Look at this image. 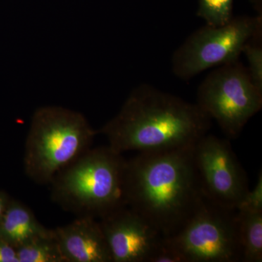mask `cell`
<instances>
[{
    "instance_id": "1",
    "label": "cell",
    "mask_w": 262,
    "mask_h": 262,
    "mask_svg": "<svg viewBox=\"0 0 262 262\" xmlns=\"http://www.w3.org/2000/svg\"><path fill=\"white\" fill-rule=\"evenodd\" d=\"M194 146L138 152L125 160V205L144 217L164 237L177 234L204 201L194 163Z\"/></svg>"
},
{
    "instance_id": "2",
    "label": "cell",
    "mask_w": 262,
    "mask_h": 262,
    "mask_svg": "<svg viewBox=\"0 0 262 262\" xmlns=\"http://www.w3.org/2000/svg\"><path fill=\"white\" fill-rule=\"evenodd\" d=\"M211 120L196 103L144 84L97 133L120 154L165 151L194 146L208 134Z\"/></svg>"
},
{
    "instance_id": "3",
    "label": "cell",
    "mask_w": 262,
    "mask_h": 262,
    "mask_svg": "<svg viewBox=\"0 0 262 262\" xmlns=\"http://www.w3.org/2000/svg\"><path fill=\"white\" fill-rule=\"evenodd\" d=\"M125 160L108 146L91 148L52 179V201L77 217L95 219L125 206Z\"/></svg>"
},
{
    "instance_id": "4",
    "label": "cell",
    "mask_w": 262,
    "mask_h": 262,
    "mask_svg": "<svg viewBox=\"0 0 262 262\" xmlns=\"http://www.w3.org/2000/svg\"><path fill=\"white\" fill-rule=\"evenodd\" d=\"M97 134L80 113L61 106L37 108L24 147L26 175L35 184H50L58 171L91 149Z\"/></svg>"
},
{
    "instance_id": "5",
    "label": "cell",
    "mask_w": 262,
    "mask_h": 262,
    "mask_svg": "<svg viewBox=\"0 0 262 262\" xmlns=\"http://www.w3.org/2000/svg\"><path fill=\"white\" fill-rule=\"evenodd\" d=\"M196 104L213 119L228 139L238 137L262 108V90L239 60L214 68L200 84Z\"/></svg>"
},
{
    "instance_id": "6",
    "label": "cell",
    "mask_w": 262,
    "mask_h": 262,
    "mask_svg": "<svg viewBox=\"0 0 262 262\" xmlns=\"http://www.w3.org/2000/svg\"><path fill=\"white\" fill-rule=\"evenodd\" d=\"M262 35L261 15L233 17L225 25H206L194 31L175 51L172 72L188 81L204 71L239 59L246 43Z\"/></svg>"
},
{
    "instance_id": "7",
    "label": "cell",
    "mask_w": 262,
    "mask_h": 262,
    "mask_svg": "<svg viewBox=\"0 0 262 262\" xmlns=\"http://www.w3.org/2000/svg\"><path fill=\"white\" fill-rule=\"evenodd\" d=\"M186 262H237L242 260L237 210L204 201L182 229L165 237Z\"/></svg>"
},
{
    "instance_id": "8",
    "label": "cell",
    "mask_w": 262,
    "mask_h": 262,
    "mask_svg": "<svg viewBox=\"0 0 262 262\" xmlns=\"http://www.w3.org/2000/svg\"><path fill=\"white\" fill-rule=\"evenodd\" d=\"M193 154L204 196L224 208L237 210L249 187L229 140L207 134L194 144Z\"/></svg>"
},
{
    "instance_id": "9",
    "label": "cell",
    "mask_w": 262,
    "mask_h": 262,
    "mask_svg": "<svg viewBox=\"0 0 262 262\" xmlns=\"http://www.w3.org/2000/svg\"><path fill=\"white\" fill-rule=\"evenodd\" d=\"M113 262H149L164 237L128 206L99 219Z\"/></svg>"
},
{
    "instance_id": "10",
    "label": "cell",
    "mask_w": 262,
    "mask_h": 262,
    "mask_svg": "<svg viewBox=\"0 0 262 262\" xmlns=\"http://www.w3.org/2000/svg\"><path fill=\"white\" fill-rule=\"evenodd\" d=\"M53 231L64 262H113L107 242L96 219L77 217Z\"/></svg>"
},
{
    "instance_id": "11",
    "label": "cell",
    "mask_w": 262,
    "mask_h": 262,
    "mask_svg": "<svg viewBox=\"0 0 262 262\" xmlns=\"http://www.w3.org/2000/svg\"><path fill=\"white\" fill-rule=\"evenodd\" d=\"M51 231L37 220L29 207L18 201L10 200L0 219V239L15 249Z\"/></svg>"
},
{
    "instance_id": "12",
    "label": "cell",
    "mask_w": 262,
    "mask_h": 262,
    "mask_svg": "<svg viewBox=\"0 0 262 262\" xmlns=\"http://www.w3.org/2000/svg\"><path fill=\"white\" fill-rule=\"evenodd\" d=\"M243 262L262 261V211L237 210Z\"/></svg>"
},
{
    "instance_id": "13",
    "label": "cell",
    "mask_w": 262,
    "mask_h": 262,
    "mask_svg": "<svg viewBox=\"0 0 262 262\" xmlns=\"http://www.w3.org/2000/svg\"><path fill=\"white\" fill-rule=\"evenodd\" d=\"M19 262H64L52 229L15 249Z\"/></svg>"
},
{
    "instance_id": "14",
    "label": "cell",
    "mask_w": 262,
    "mask_h": 262,
    "mask_svg": "<svg viewBox=\"0 0 262 262\" xmlns=\"http://www.w3.org/2000/svg\"><path fill=\"white\" fill-rule=\"evenodd\" d=\"M234 0H200L198 16L207 25L218 27L229 23L233 18Z\"/></svg>"
},
{
    "instance_id": "15",
    "label": "cell",
    "mask_w": 262,
    "mask_h": 262,
    "mask_svg": "<svg viewBox=\"0 0 262 262\" xmlns=\"http://www.w3.org/2000/svg\"><path fill=\"white\" fill-rule=\"evenodd\" d=\"M262 35L253 38L246 43L243 50L248 61V74L253 83L262 90Z\"/></svg>"
},
{
    "instance_id": "16",
    "label": "cell",
    "mask_w": 262,
    "mask_h": 262,
    "mask_svg": "<svg viewBox=\"0 0 262 262\" xmlns=\"http://www.w3.org/2000/svg\"><path fill=\"white\" fill-rule=\"evenodd\" d=\"M149 262H186L185 258L164 237Z\"/></svg>"
},
{
    "instance_id": "17",
    "label": "cell",
    "mask_w": 262,
    "mask_h": 262,
    "mask_svg": "<svg viewBox=\"0 0 262 262\" xmlns=\"http://www.w3.org/2000/svg\"><path fill=\"white\" fill-rule=\"evenodd\" d=\"M237 209L262 211V173L261 170L258 176L256 186L248 191L244 199L239 203Z\"/></svg>"
},
{
    "instance_id": "18",
    "label": "cell",
    "mask_w": 262,
    "mask_h": 262,
    "mask_svg": "<svg viewBox=\"0 0 262 262\" xmlns=\"http://www.w3.org/2000/svg\"><path fill=\"white\" fill-rule=\"evenodd\" d=\"M0 262H19L15 248L2 239H0Z\"/></svg>"
},
{
    "instance_id": "19",
    "label": "cell",
    "mask_w": 262,
    "mask_h": 262,
    "mask_svg": "<svg viewBox=\"0 0 262 262\" xmlns=\"http://www.w3.org/2000/svg\"><path fill=\"white\" fill-rule=\"evenodd\" d=\"M10 201L9 196L7 195L5 192H0V219L3 217L5 211H6Z\"/></svg>"
},
{
    "instance_id": "20",
    "label": "cell",
    "mask_w": 262,
    "mask_h": 262,
    "mask_svg": "<svg viewBox=\"0 0 262 262\" xmlns=\"http://www.w3.org/2000/svg\"><path fill=\"white\" fill-rule=\"evenodd\" d=\"M253 2H254V3H257V4L259 3V0H253Z\"/></svg>"
}]
</instances>
